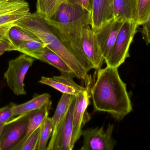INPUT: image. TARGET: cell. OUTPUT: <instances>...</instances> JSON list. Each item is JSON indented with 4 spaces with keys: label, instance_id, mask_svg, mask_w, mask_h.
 Masks as SVG:
<instances>
[{
    "label": "cell",
    "instance_id": "cell-1",
    "mask_svg": "<svg viewBox=\"0 0 150 150\" xmlns=\"http://www.w3.org/2000/svg\"><path fill=\"white\" fill-rule=\"evenodd\" d=\"M16 25L37 36L67 63L75 77L85 81L88 77L87 73L92 69L81 48L69 38L51 20L35 12L28 14Z\"/></svg>",
    "mask_w": 150,
    "mask_h": 150
},
{
    "label": "cell",
    "instance_id": "cell-2",
    "mask_svg": "<svg viewBox=\"0 0 150 150\" xmlns=\"http://www.w3.org/2000/svg\"><path fill=\"white\" fill-rule=\"evenodd\" d=\"M118 69L107 66L98 70L90 93L95 111L108 113L120 121L132 112L133 107L127 85Z\"/></svg>",
    "mask_w": 150,
    "mask_h": 150
},
{
    "label": "cell",
    "instance_id": "cell-3",
    "mask_svg": "<svg viewBox=\"0 0 150 150\" xmlns=\"http://www.w3.org/2000/svg\"><path fill=\"white\" fill-rule=\"evenodd\" d=\"M51 21L78 46L82 29L91 24L90 12L80 5L64 0Z\"/></svg>",
    "mask_w": 150,
    "mask_h": 150
},
{
    "label": "cell",
    "instance_id": "cell-4",
    "mask_svg": "<svg viewBox=\"0 0 150 150\" xmlns=\"http://www.w3.org/2000/svg\"><path fill=\"white\" fill-rule=\"evenodd\" d=\"M35 59L23 54L9 61L8 66L4 77L8 86L16 95H26L24 82L26 74Z\"/></svg>",
    "mask_w": 150,
    "mask_h": 150
},
{
    "label": "cell",
    "instance_id": "cell-5",
    "mask_svg": "<svg viewBox=\"0 0 150 150\" xmlns=\"http://www.w3.org/2000/svg\"><path fill=\"white\" fill-rule=\"evenodd\" d=\"M139 25L134 21L123 22L116 38L114 47L107 66L118 68L130 56L129 47Z\"/></svg>",
    "mask_w": 150,
    "mask_h": 150
},
{
    "label": "cell",
    "instance_id": "cell-6",
    "mask_svg": "<svg viewBox=\"0 0 150 150\" xmlns=\"http://www.w3.org/2000/svg\"><path fill=\"white\" fill-rule=\"evenodd\" d=\"M30 112L18 115L5 123L1 135L0 150H16L27 132Z\"/></svg>",
    "mask_w": 150,
    "mask_h": 150
},
{
    "label": "cell",
    "instance_id": "cell-7",
    "mask_svg": "<svg viewBox=\"0 0 150 150\" xmlns=\"http://www.w3.org/2000/svg\"><path fill=\"white\" fill-rule=\"evenodd\" d=\"M114 127L108 124L106 130L104 126L95 128L88 129L83 132V144L82 150H113L116 141L112 137Z\"/></svg>",
    "mask_w": 150,
    "mask_h": 150
},
{
    "label": "cell",
    "instance_id": "cell-8",
    "mask_svg": "<svg viewBox=\"0 0 150 150\" xmlns=\"http://www.w3.org/2000/svg\"><path fill=\"white\" fill-rule=\"evenodd\" d=\"M79 44L82 52L92 69L98 70L101 68L105 60L91 26H86L82 29Z\"/></svg>",
    "mask_w": 150,
    "mask_h": 150
},
{
    "label": "cell",
    "instance_id": "cell-9",
    "mask_svg": "<svg viewBox=\"0 0 150 150\" xmlns=\"http://www.w3.org/2000/svg\"><path fill=\"white\" fill-rule=\"evenodd\" d=\"M30 13L29 4L25 0H0V28L15 25Z\"/></svg>",
    "mask_w": 150,
    "mask_h": 150
},
{
    "label": "cell",
    "instance_id": "cell-10",
    "mask_svg": "<svg viewBox=\"0 0 150 150\" xmlns=\"http://www.w3.org/2000/svg\"><path fill=\"white\" fill-rule=\"evenodd\" d=\"M123 22L113 19L94 33L96 40L106 63L112 53L116 38Z\"/></svg>",
    "mask_w": 150,
    "mask_h": 150
},
{
    "label": "cell",
    "instance_id": "cell-11",
    "mask_svg": "<svg viewBox=\"0 0 150 150\" xmlns=\"http://www.w3.org/2000/svg\"><path fill=\"white\" fill-rule=\"evenodd\" d=\"M114 0H91L90 13L92 30L94 32L114 19Z\"/></svg>",
    "mask_w": 150,
    "mask_h": 150
},
{
    "label": "cell",
    "instance_id": "cell-12",
    "mask_svg": "<svg viewBox=\"0 0 150 150\" xmlns=\"http://www.w3.org/2000/svg\"><path fill=\"white\" fill-rule=\"evenodd\" d=\"M87 89L82 94L75 97V102L73 113V133L72 136V145L74 147L76 143L83 134V127L85 117L86 109L90 105V85H86Z\"/></svg>",
    "mask_w": 150,
    "mask_h": 150
},
{
    "label": "cell",
    "instance_id": "cell-13",
    "mask_svg": "<svg viewBox=\"0 0 150 150\" xmlns=\"http://www.w3.org/2000/svg\"><path fill=\"white\" fill-rule=\"evenodd\" d=\"M74 77V76L67 74H61L60 75L52 77L42 76L39 82L48 85L62 93L76 97L85 91L87 87L80 86L76 83Z\"/></svg>",
    "mask_w": 150,
    "mask_h": 150
},
{
    "label": "cell",
    "instance_id": "cell-14",
    "mask_svg": "<svg viewBox=\"0 0 150 150\" xmlns=\"http://www.w3.org/2000/svg\"><path fill=\"white\" fill-rule=\"evenodd\" d=\"M75 98L71 104L64 120L58 128L51 150H72L73 113Z\"/></svg>",
    "mask_w": 150,
    "mask_h": 150
},
{
    "label": "cell",
    "instance_id": "cell-15",
    "mask_svg": "<svg viewBox=\"0 0 150 150\" xmlns=\"http://www.w3.org/2000/svg\"><path fill=\"white\" fill-rule=\"evenodd\" d=\"M138 0H114V19L137 22Z\"/></svg>",
    "mask_w": 150,
    "mask_h": 150
},
{
    "label": "cell",
    "instance_id": "cell-16",
    "mask_svg": "<svg viewBox=\"0 0 150 150\" xmlns=\"http://www.w3.org/2000/svg\"><path fill=\"white\" fill-rule=\"evenodd\" d=\"M75 98L74 96L62 93L61 98L58 103L55 112L52 118L53 123V132L50 141L47 144V150H52L54 137L56 135L58 128L64 120L71 104Z\"/></svg>",
    "mask_w": 150,
    "mask_h": 150
},
{
    "label": "cell",
    "instance_id": "cell-17",
    "mask_svg": "<svg viewBox=\"0 0 150 150\" xmlns=\"http://www.w3.org/2000/svg\"><path fill=\"white\" fill-rule=\"evenodd\" d=\"M52 105V102L50 100L41 109L31 112L27 132L23 139L19 145L17 147L16 150H20V148L28 137L37 129L40 127L44 120L48 117Z\"/></svg>",
    "mask_w": 150,
    "mask_h": 150
},
{
    "label": "cell",
    "instance_id": "cell-18",
    "mask_svg": "<svg viewBox=\"0 0 150 150\" xmlns=\"http://www.w3.org/2000/svg\"><path fill=\"white\" fill-rule=\"evenodd\" d=\"M36 59L46 63L58 69L61 74L72 75L74 77L73 71L66 62L51 49L45 46L37 55Z\"/></svg>",
    "mask_w": 150,
    "mask_h": 150
},
{
    "label": "cell",
    "instance_id": "cell-19",
    "mask_svg": "<svg viewBox=\"0 0 150 150\" xmlns=\"http://www.w3.org/2000/svg\"><path fill=\"white\" fill-rule=\"evenodd\" d=\"M51 97L50 94L44 93L37 95L30 101L23 104L19 105L13 104L12 110L13 114L16 117L41 109L50 101Z\"/></svg>",
    "mask_w": 150,
    "mask_h": 150
},
{
    "label": "cell",
    "instance_id": "cell-20",
    "mask_svg": "<svg viewBox=\"0 0 150 150\" xmlns=\"http://www.w3.org/2000/svg\"><path fill=\"white\" fill-rule=\"evenodd\" d=\"M6 36L10 42L16 48V51H17L18 46L25 41L40 40L31 33L16 25L12 26L9 28Z\"/></svg>",
    "mask_w": 150,
    "mask_h": 150
},
{
    "label": "cell",
    "instance_id": "cell-21",
    "mask_svg": "<svg viewBox=\"0 0 150 150\" xmlns=\"http://www.w3.org/2000/svg\"><path fill=\"white\" fill-rule=\"evenodd\" d=\"M64 0H37V13L46 19H51Z\"/></svg>",
    "mask_w": 150,
    "mask_h": 150
},
{
    "label": "cell",
    "instance_id": "cell-22",
    "mask_svg": "<svg viewBox=\"0 0 150 150\" xmlns=\"http://www.w3.org/2000/svg\"><path fill=\"white\" fill-rule=\"evenodd\" d=\"M54 127L52 118L47 117L40 126V133L37 150H47L48 142L52 136Z\"/></svg>",
    "mask_w": 150,
    "mask_h": 150
},
{
    "label": "cell",
    "instance_id": "cell-23",
    "mask_svg": "<svg viewBox=\"0 0 150 150\" xmlns=\"http://www.w3.org/2000/svg\"><path fill=\"white\" fill-rule=\"evenodd\" d=\"M45 46L40 40L28 41L21 44L18 48L17 51L36 59Z\"/></svg>",
    "mask_w": 150,
    "mask_h": 150
},
{
    "label": "cell",
    "instance_id": "cell-24",
    "mask_svg": "<svg viewBox=\"0 0 150 150\" xmlns=\"http://www.w3.org/2000/svg\"><path fill=\"white\" fill-rule=\"evenodd\" d=\"M150 13V0H138L137 23L142 25L148 19Z\"/></svg>",
    "mask_w": 150,
    "mask_h": 150
},
{
    "label": "cell",
    "instance_id": "cell-25",
    "mask_svg": "<svg viewBox=\"0 0 150 150\" xmlns=\"http://www.w3.org/2000/svg\"><path fill=\"white\" fill-rule=\"evenodd\" d=\"M40 133V127L28 137L19 150H37Z\"/></svg>",
    "mask_w": 150,
    "mask_h": 150
},
{
    "label": "cell",
    "instance_id": "cell-26",
    "mask_svg": "<svg viewBox=\"0 0 150 150\" xmlns=\"http://www.w3.org/2000/svg\"><path fill=\"white\" fill-rule=\"evenodd\" d=\"M13 104L0 108V123H6L15 118L12 110Z\"/></svg>",
    "mask_w": 150,
    "mask_h": 150
},
{
    "label": "cell",
    "instance_id": "cell-27",
    "mask_svg": "<svg viewBox=\"0 0 150 150\" xmlns=\"http://www.w3.org/2000/svg\"><path fill=\"white\" fill-rule=\"evenodd\" d=\"M142 26V33L143 38L146 45H150V13L146 22Z\"/></svg>",
    "mask_w": 150,
    "mask_h": 150
},
{
    "label": "cell",
    "instance_id": "cell-28",
    "mask_svg": "<svg viewBox=\"0 0 150 150\" xmlns=\"http://www.w3.org/2000/svg\"><path fill=\"white\" fill-rule=\"evenodd\" d=\"M16 51V48L11 44L6 36L0 40V55L7 51Z\"/></svg>",
    "mask_w": 150,
    "mask_h": 150
},
{
    "label": "cell",
    "instance_id": "cell-29",
    "mask_svg": "<svg viewBox=\"0 0 150 150\" xmlns=\"http://www.w3.org/2000/svg\"><path fill=\"white\" fill-rule=\"evenodd\" d=\"M67 1L82 6L90 12L91 0H66Z\"/></svg>",
    "mask_w": 150,
    "mask_h": 150
},
{
    "label": "cell",
    "instance_id": "cell-30",
    "mask_svg": "<svg viewBox=\"0 0 150 150\" xmlns=\"http://www.w3.org/2000/svg\"><path fill=\"white\" fill-rule=\"evenodd\" d=\"M11 27V26H10ZM10 27H4L0 28V40L2 39L6 36L7 31Z\"/></svg>",
    "mask_w": 150,
    "mask_h": 150
},
{
    "label": "cell",
    "instance_id": "cell-31",
    "mask_svg": "<svg viewBox=\"0 0 150 150\" xmlns=\"http://www.w3.org/2000/svg\"><path fill=\"white\" fill-rule=\"evenodd\" d=\"M6 123H0V147H1V136L2 132Z\"/></svg>",
    "mask_w": 150,
    "mask_h": 150
},
{
    "label": "cell",
    "instance_id": "cell-32",
    "mask_svg": "<svg viewBox=\"0 0 150 150\" xmlns=\"http://www.w3.org/2000/svg\"><path fill=\"white\" fill-rule=\"evenodd\" d=\"M8 1H19V0H8Z\"/></svg>",
    "mask_w": 150,
    "mask_h": 150
}]
</instances>
